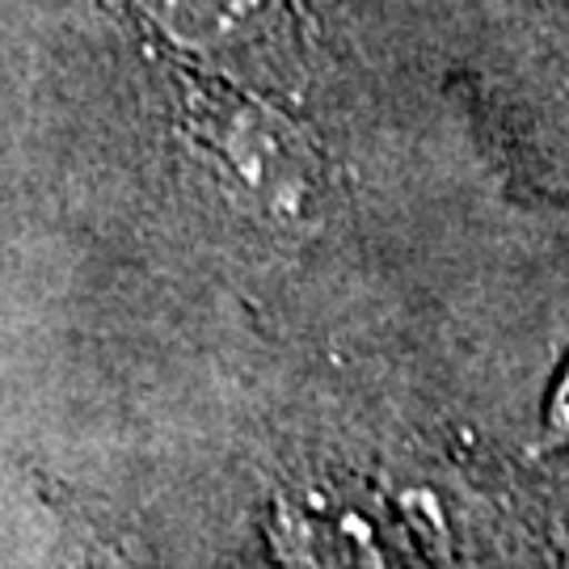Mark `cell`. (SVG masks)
Returning a JSON list of instances; mask_svg holds the SVG:
<instances>
[{
    "label": "cell",
    "instance_id": "obj_3",
    "mask_svg": "<svg viewBox=\"0 0 569 569\" xmlns=\"http://www.w3.org/2000/svg\"><path fill=\"white\" fill-rule=\"evenodd\" d=\"M266 540L283 569H413L401 519L338 486L283 489Z\"/></svg>",
    "mask_w": 569,
    "mask_h": 569
},
{
    "label": "cell",
    "instance_id": "obj_4",
    "mask_svg": "<svg viewBox=\"0 0 569 569\" xmlns=\"http://www.w3.org/2000/svg\"><path fill=\"white\" fill-rule=\"evenodd\" d=\"M557 448H569V359L552 380L549 401H545V422H540V451Z\"/></svg>",
    "mask_w": 569,
    "mask_h": 569
},
{
    "label": "cell",
    "instance_id": "obj_2",
    "mask_svg": "<svg viewBox=\"0 0 569 569\" xmlns=\"http://www.w3.org/2000/svg\"><path fill=\"white\" fill-rule=\"evenodd\" d=\"M164 56L253 89L296 81L308 51V0H127Z\"/></svg>",
    "mask_w": 569,
    "mask_h": 569
},
{
    "label": "cell",
    "instance_id": "obj_5",
    "mask_svg": "<svg viewBox=\"0 0 569 569\" xmlns=\"http://www.w3.org/2000/svg\"><path fill=\"white\" fill-rule=\"evenodd\" d=\"M72 569H148V566H140L136 557H127L114 545H93L89 552H81V561Z\"/></svg>",
    "mask_w": 569,
    "mask_h": 569
},
{
    "label": "cell",
    "instance_id": "obj_1",
    "mask_svg": "<svg viewBox=\"0 0 569 569\" xmlns=\"http://www.w3.org/2000/svg\"><path fill=\"white\" fill-rule=\"evenodd\" d=\"M161 63L186 152L237 216L270 232H308L326 220L333 178L305 122L253 84L173 56Z\"/></svg>",
    "mask_w": 569,
    "mask_h": 569
}]
</instances>
